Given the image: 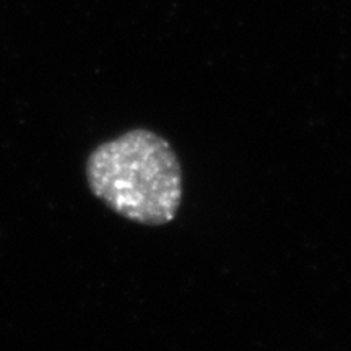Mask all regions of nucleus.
Instances as JSON below:
<instances>
[{
  "label": "nucleus",
  "instance_id": "obj_1",
  "mask_svg": "<svg viewBox=\"0 0 351 351\" xmlns=\"http://www.w3.org/2000/svg\"><path fill=\"white\" fill-rule=\"evenodd\" d=\"M86 181L114 213L147 226L173 221L182 202V169L171 143L134 129L101 143L86 160Z\"/></svg>",
  "mask_w": 351,
  "mask_h": 351
}]
</instances>
